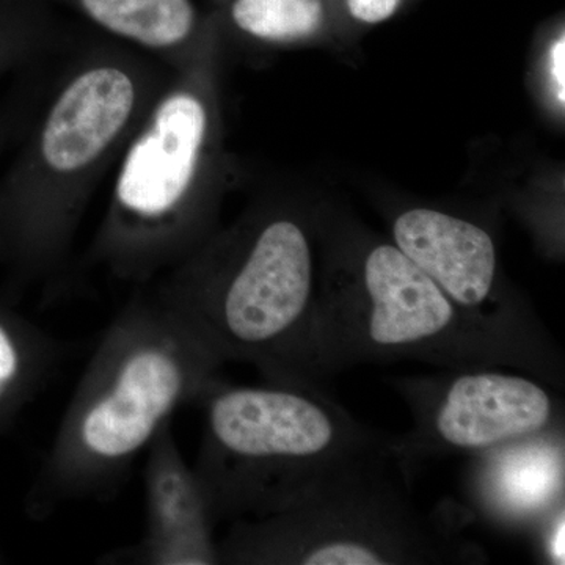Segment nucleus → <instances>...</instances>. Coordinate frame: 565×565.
<instances>
[{
	"label": "nucleus",
	"instance_id": "1",
	"mask_svg": "<svg viewBox=\"0 0 565 565\" xmlns=\"http://www.w3.org/2000/svg\"><path fill=\"white\" fill-rule=\"evenodd\" d=\"M173 73L114 40L63 74L0 178V233L29 274L65 269L93 193Z\"/></svg>",
	"mask_w": 565,
	"mask_h": 565
},
{
	"label": "nucleus",
	"instance_id": "2",
	"mask_svg": "<svg viewBox=\"0 0 565 565\" xmlns=\"http://www.w3.org/2000/svg\"><path fill=\"white\" fill-rule=\"evenodd\" d=\"M152 296L218 363L252 364L264 382L327 390L321 282L307 228L267 214L212 236L156 278Z\"/></svg>",
	"mask_w": 565,
	"mask_h": 565
},
{
	"label": "nucleus",
	"instance_id": "3",
	"mask_svg": "<svg viewBox=\"0 0 565 565\" xmlns=\"http://www.w3.org/2000/svg\"><path fill=\"white\" fill-rule=\"evenodd\" d=\"M222 363L152 292H137L104 332L58 424L35 489V509L106 501L182 405L221 381Z\"/></svg>",
	"mask_w": 565,
	"mask_h": 565
},
{
	"label": "nucleus",
	"instance_id": "4",
	"mask_svg": "<svg viewBox=\"0 0 565 565\" xmlns=\"http://www.w3.org/2000/svg\"><path fill=\"white\" fill-rule=\"evenodd\" d=\"M199 404L206 416L193 470L215 523L285 511L323 479L390 445L327 390L221 379Z\"/></svg>",
	"mask_w": 565,
	"mask_h": 565
},
{
	"label": "nucleus",
	"instance_id": "5",
	"mask_svg": "<svg viewBox=\"0 0 565 565\" xmlns=\"http://www.w3.org/2000/svg\"><path fill=\"white\" fill-rule=\"evenodd\" d=\"M207 62L174 71L115 163L87 262L150 285L212 236L215 115Z\"/></svg>",
	"mask_w": 565,
	"mask_h": 565
},
{
	"label": "nucleus",
	"instance_id": "6",
	"mask_svg": "<svg viewBox=\"0 0 565 565\" xmlns=\"http://www.w3.org/2000/svg\"><path fill=\"white\" fill-rule=\"evenodd\" d=\"M221 564L433 565L482 563L444 519L424 515L390 445L319 482L277 514L230 523Z\"/></svg>",
	"mask_w": 565,
	"mask_h": 565
},
{
	"label": "nucleus",
	"instance_id": "7",
	"mask_svg": "<svg viewBox=\"0 0 565 565\" xmlns=\"http://www.w3.org/2000/svg\"><path fill=\"white\" fill-rule=\"evenodd\" d=\"M319 338L334 377L360 364L508 367L552 386L533 356L459 307L394 244H373L352 275L321 281Z\"/></svg>",
	"mask_w": 565,
	"mask_h": 565
},
{
	"label": "nucleus",
	"instance_id": "8",
	"mask_svg": "<svg viewBox=\"0 0 565 565\" xmlns=\"http://www.w3.org/2000/svg\"><path fill=\"white\" fill-rule=\"evenodd\" d=\"M508 367L441 370L390 377L411 408L414 429L392 437L405 470L422 457L490 451L523 438L564 429L563 404L550 385Z\"/></svg>",
	"mask_w": 565,
	"mask_h": 565
},
{
	"label": "nucleus",
	"instance_id": "9",
	"mask_svg": "<svg viewBox=\"0 0 565 565\" xmlns=\"http://www.w3.org/2000/svg\"><path fill=\"white\" fill-rule=\"evenodd\" d=\"M147 527L137 544L114 550L102 563L148 565L221 564L217 526L193 467L174 438L172 419L147 448Z\"/></svg>",
	"mask_w": 565,
	"mask_h": 565
},
{
	"label": "nucleus",
	"instance_id": "10",
	"mask_svg": "<svg viewBox=\"0 0 565 565\" xmlns=\"http://www.w3.org/2000/svg\"><path fill=\"white\" fill-rule=\"evenodd\" d=\"M564 429L523 438L475 455L468 468V500L494 526L535 531L565 504Z\"/></svg>",
	"mask_w": 565,
	"mask_h": 565
},
{
	"label": "nucleus",
	"instance_id": "11",
	"mask_svg": "<svg viewBox=\"0 0 565 565\" xmlns=\"http://www.w3.org/2000/svg\"><path fill=\"white\" fill-rule=\"evenodd\" d=\"M79 14L111 40L173 71L207 62L210 24L193 0H41Z\"/></svg>",
	"mask_w": 565,
	"mask_h": 565
},
{
	"label": "nucleus",
	"instance_id": "12",
	"mask_svg": "<svg viewBox=\"0 0 565 565\" xmlns=\"http://www.w3.org/2000/svg\"><path fill=\"white\" fill-rule=\"evenodd\" d=\"M65 353L52 334L18 332L0 318V405L52 377Z\"/></svg>",
	"mask_w": 565,
	"mask_h": 565
},
{
	"label": "nucleus",
	"instance_id": "13",
	"mask_svg": "<svg viewBox=\"0 0 565 565\" xmlns=\"http://www.w3.org/2000/svg\"><path fill=\"white\" fill-rule=\"evenodd\" d=\"M228 10L239 31L273 43L307 39L323 21L322 0H228Z\"/></svg>",
	"mask_w": 565,
	"mask_h": 565
},
{
	"label": "nucleus",
	"instance_id": "14",
	"mask_svg": "<svg viewBox=\"0 0 565 565\" xmlns=\"http://www.w3.org/2000/svg\"><path fill=\"white\" fill-rule=\"evenodd\" d=\"M46 3L0 0V76L31 61L47 36Z\"/></svg>",
	"mask_w": 565,
	"mask_h": 565
},
{
	"label": "nucleus",
	"instance_id": "15",
	"mask_svg": "<svg viewBox=\"0 0 565 565\" xmlns=\"http://www.w3.org/2000/svg\"><path fill=\"white\" fill-rule=\"evenodd\" d=\"M539 548L545 563L553 565L565 564V504L550 512L535 527Z\"/></svg>",
	"mask_w": 565,
	"mask_h": 565
},
{
	"label": "nucleus",
	"instance_id": "16",
	"mask_svg": "<svg viewBox=\"0 0 565 565\" xmlns=\"http://www.w3.org/2000/svg\"><path fill=\"white\" fill-rule=\"evenodd\" d=\"M399 6L401 0H348V9L352 17L366 24L388 20Z\"/></svg>",
	"mask_w": 565,
	"mask_h": 565
},
{
	"label": "nucleus",
	"instance_id": "17",
	"mask_svg": "<svg viewBox=\"0 0 565 565\" xmlns=\"http://www.w3.org/2000/svg\"><path fill=\"white\" fill-rule=\"evenodd\" d=\"M24 106L20 103H11L0 109V156L6 151L7 145L13 139L14 134L20 132L24 121Z\"/></svg>",
	"mask_w": 565,
	"mask_h": 565
},
{
	"label": "nucleus",
	"instance_id": "18",
	"mask_svg": "<svg viewBox=\"0 0 565 565\" xmlns=\"http://www.w3.org/2000/svg\"><path fill=\"white\" fill-rule=\"evenodd\" d=\"M550 73H552L553 87L556 99L564 106L565 103V39L564 33L555 41L550 52Z\"/></svg>",
	"mask_w": 565,
	"mask_h": 565
}]
</instances>
